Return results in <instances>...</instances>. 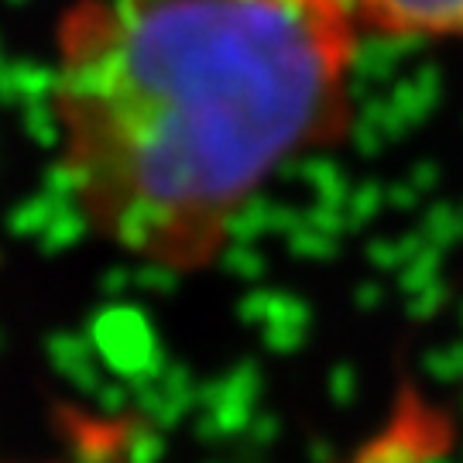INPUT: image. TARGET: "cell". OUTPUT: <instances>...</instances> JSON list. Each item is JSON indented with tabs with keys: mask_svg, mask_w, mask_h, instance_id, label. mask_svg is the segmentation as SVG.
<instances>
[{
	"mask_svg": "<svg viewBox=\"0 0 463 463\" xmlns=\"http://www.w3.org/2000/svg\"><path fill=\"white\" fill-rule=\"evenodd\" d=\"M364 42L344 0H69L49 114L72 206L134 261L206 271L281 168L350 134Z\"/></svg>",
	"mask_w": 463,
	"mask_h": 463,
	"instance_id": "6da1fadb",
	"label": "cell"
},
{
	"mask_svg": "<svg viewBox=\"0 0 463 463\" xmlns=\"http://www.w3.org/2000/svg\"><path fill=\"white\" fill-rule=\"evenodd\" d=\"M367 42H463V0H344Z\"/></svg>",
	"mask_w": 463,
	"mask_h": 463,
	"instance_id": "7a4b0ae2",
	"label": "cell"
},
{
	"mask_svg": "<svg viewBox=\"0 0 463 463\" xmlns=\"http://www.w3.org/2000/svg\"><path fill=\"white\" fill-rule=\"evenodd\" d=\"M7 463H34V460H7ZM38 463H62V460H38Z\"/></svg>",
	"mask_w": 463,
	"mask_h": 463,
	"instance_id": "3957f363",
	"label": "cell"
}]
</instances>
